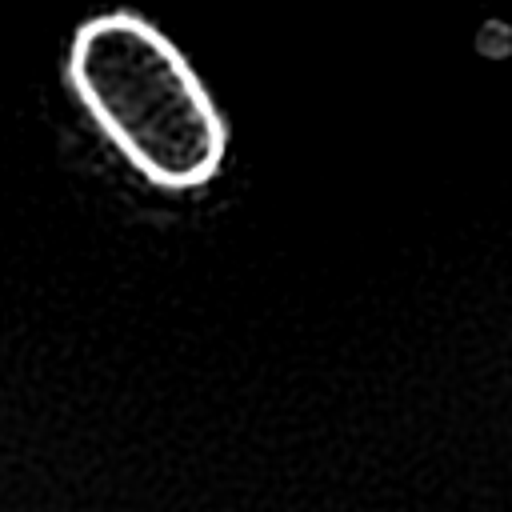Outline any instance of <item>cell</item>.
I'll return each mask as SVG.
<instances>
[{
	"label": "cell",
	"instance_id": "1",
	"mask_svg": "<svg viewBox=\"0 0 512 512\" xmlns=\"http://www.w3.org/2000/svg\"><path fill=\"white\" fill-rule=\"evenodd\" d=\"M68 76L120 156L164 188L216 176L228 128L184 52L148 20L108 12L80 24Z\"/></svg>",
	"mask_w": 512,
	"mask_h": 512
}]
</instances>
